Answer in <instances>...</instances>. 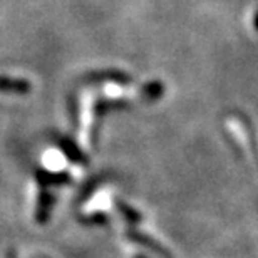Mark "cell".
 Here are the masks:
<instances>
[{"instance_id":"1","label":"cell","mask_w":258,"mask_h":258,"mask_svg":"<svg viewBox=\"0 0 258 258\" xmlns=\"http://www.w3.org/2000/svg\"><path fill=\"white\" fill-rule=\"evenodd\" d=\"M84 79L87 82H91V84H96V82H114V84H121V86H126L133 81L131 76H127L126 72L116 71V69L91 72V74H87Z\"/></svg>"},{"instance_id":"2","label":"cell","mask_w":258,"mask_h":258,"mask_svg":"<svg viewBox=\"0 0 258 258\" xmlns=\"http://www.w3.org/2000/svg\"><path fill=\"white\" fill-rule=\"evenodd\" d=\"M163 92H164L163 82H159V81L148 82V84H144L141 89V99L144 102H154L163 96Z\"/></svg>"},{"instance_id":"3","label":"cell","mask_w":258,"mask_h":258,"mask_svg":"<svg viewBox=\"0 0 258 258\" xmlns=\"http://www.w3.org/2000/svg\"><path fill=\"white\" fill-rule=\"evenodd\" d=\"M131 106V102L127 101H114V99H99L96 102V107H94V112L97 116H102L104 112H107L109 109H114V107H117V109H124V107H129Z\"/></svg>"},{"instance_id":"4","label":"cell","mask_w":258,"mask_h":258,"mask_svg":"<svg viewBox=\"0 0 258 258\" xmlns=\"http://www.w3.org/2000/svg\"><path fill=\"white\" fill-rule=\"evenodd\" d=\"M62 149L66 151L67 156H69L71 159H74L76 163H84V161H86L84 153H81L79 149L76 148V144H74V143H71V141H62Z\"/></svg>"},{"instance_id":"5","label":"cell","mask_w":258,"mask_h":258,"mask_svg":"<svg viewBox=\"0 0 258 258\" xmlns=\"http://www.w3.org/2000/svg\"><path fill=\"white\" fill-rule=\"evenodd\" d=\"M253 25H255V29L258 30V12L255 14V19H253Z\"/></svg>"}]
</instances>
